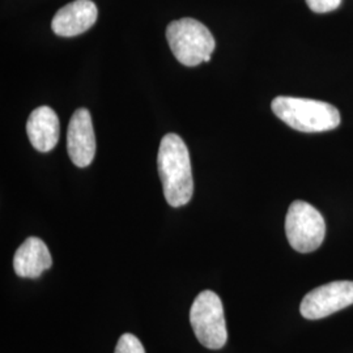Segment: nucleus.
<instances>
[{
    "instance_id": "nucleus-5",
    "label": "nucleus",
    "mask_w": 353,
    "mask_h": 353,
    "mask_svg": "<svg viewBox=\"0 0 353 353\" xmlns=\"http://www.w3.org/2000/svg\"><path fill=\"white\" fill-rule=\"evenodd\" d=\"M285 233L296 252H316L325 240L326 223L312 204L296 201L290 204L285 217Z\"/></svg>"
},
{
    "instance_id": "nucleus-4",
    "label": "nucleus",
    "mask_w": 353,
    "mask_h": 353,
    "mask_svg": "<svg viewBox=\"0 0 353 353\" xmlns=\"http://www.w3.org/2000/svg\"><path fill=\"white\" fill-rule=\"evenodd\" d=\"M190 323L196 339L208 350H220L228 341L224 306L212 290L201 292L190 309Z\"/></svg>"
},
{
    "instance_id": "nucleus-2",
    "label": "nucleus",
    "mask_w": 353,
    "mask_h": 353,
    "mask_svg": "<svg viewBox=\"0 0 353 353\" xmlns=\"http://www.w3.org/2000/svg\"><path fill=\"white\" fill-rule=\"evenodd\" d=\"M271 109L280 121L300 132H325L341 125L339 110L327 102L279 96L271 102Z\"/></svg>"
},
{
    "instance_id": "nucleus-3",
    "label": "nucleus",
    "mask_w": 353,
    "mask_h": 353,
    "mask_svg": "<svg viewBox=\"0 0 353 353\" xmlns=\"http://www.w3.org/2000/svg\"><path fill=\"white\" fill-rule=\"evenodd\" d=\"M166 39L176 61L186 67H195L214 51V36L201 21L183 17L166 28Z\"/></svg>"
},
{
    "instance_id": "nucleus-1",
    "label": "nucleus",
    "mask_w": 353,
    "mask_h": 353,
    "mask_svg": "<svg viewBox=\"0 0 353 353\" xmlns=\"http://www.w3.org/2000/svg\"><path fill=\"white\" fill-rule=\"evenodd\" d=\"M157 166L168 204L176 208L186 205L192 198L194 179L189 150L181 137L168 134L161 139Z\"/></svg>"
},
{
    "instance_id": "nucleus-8",
    "label": "nucleus",
    "mask_w": 353,
    "mask_h": 353,
    "mask_svg": "<svg viewBox=\"0 0 353 353\" xmlns=\"http://www.w3.org/2000/svg\"><path fill=\"white\" fill-rule=\"evenodd\" d=\"M99 16L92 0H75L55 13L51 28L57 36L75 37L94 26Z\"/></svg>"
},
{
    "instance_id": "nucleus-12",
    "label": "nucleus",
    "mask_w": 353,
    "mask_h": 353,
    "mask_svg": "<svg viewBox=\"0 0 353 353\" xmlns=\"http://www.w3.org/2000/svg\"><path fill=\"white\" fill-rule=\"evenodd\" d=\"M341 0H306L307 7L316 13L335 11L341 6Z\"/></svg>"
},
{
    "instance_id": "nucleus-7",
    "label": "nucleus",
    "mask_w": 353,
    "mask_h": 353,
    "mask_svg": "<svg viewBox=\"0 0 353 353\" xmlns=\"http://www.w3.org/2000/svg\"><path fill=\"white\" fill-rule=\"evenodd\" d=\"M67 150L76 166L85 168L92 164L96 153V138L92 117L87 109H77L71 117L67 131Z\"/></svg>"
},
{
    "instance_id": "nucleus-10",
    "label": "nucleus",
    "mask_w": 353,
    "mask_h": 353,
    "mask_svg": "<svg viewBox=\"0 0 353 353\" xmlns=\"http://www.w3.org/2000/svg\"><path fill=\"white\" fill-rule=\"evenodd\" d=\"M26 132L38 152H50L59 140V119L49 106L34 109L26 122Z\"/></svg>"
},
{
    "instance_id": "nucleus-11",
    "label": "nucleus",
    "mask_w": 353,
    "mask_h": 353,
    "mask_svg": "<svg viewBox=\"0 0 353 353\" xmlns=\"http://www.w3.org/2000/svg\"><path fill=\"white\" fill-rule=\"evenodd\" d=\"M114 353H145V350L135 335L123 334L117 343Z\"/></svg>"
},
{
    "instance_id": "nucleus-6",
    "label": "nucleus",
    "mask_w": 353,
    "mask_h": 353,
    "mask_svg": "<svg viewBox=\"0 0 353 353\" xmlns=\"http://www.w3.org/2000/svg\"><path fill=\"white\" fill-rule=\"evenodd\" d=\"M353 305V281H332L310 290L300 306L303 318L316 321Z\"/></svg>"
},
{
    "instance_id": "nucleus-9",
    "label": "nucleus",
    "mask_w": 353,
    "mask_h": 353,
    "mask_svg": "<svg viewBox=\"0 0 353 353\" xmlns=\"http://www.w3.org/2000/svg\"><path fill=\"white\" fill-rule=\"evenodd\" d=\"M52 265L46 243L37 237L26 239L13 256V268L17 276L37 279Z\"/></svg>"
}]
</instances>
